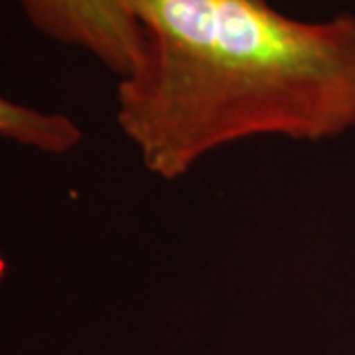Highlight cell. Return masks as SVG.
I'll return each instance as SVG.
<instances>
[{"label": "cell", "mask_w": 355, "mask_h": 355, "mask_svg": "<svg viewBox=\"0 0 355 355\" xmlns=\"http://www.w3.org/2000/svg\"><path fill=\"white\" fill-rule=\"evenodd\" d=\"M48 38L95 55L121 79L139 65L144 32L127 0H18Z\"/></svg>", "instance_id": "obj_2"}, {"label": "cell", "mask_w": 355, "mask_h": 355, "mask_svg": "<svg viewBox=\"0 0 355 355\" xmlns=\"http://www.w3.org/2000/svg\"><path fill=\"white\" fill-rule=\"evenodd\" d=\"M144 32L116 123L144 168L186 176L237 140L355 128V14L306 22L268 0H127Z\"/></svg>", "instance_id": "obj_1"}, {"label": "cell", "mask_w": 355, "mask_h": 355, "mask_svg": "<svg viewBox=\"0 0 355 355\" xmlns=\"http://www.w3.org/2000/svg\"><path fill=\"white\" fill-rule=\"evenodd\" d=\"M0 137L46 154H65L79 146L83 132L62 113H44L0 95Z\"/></svg>", "instance_id": "obj_3"}, {"label": "cell", "mask_w": 355, "mask_h": 355, "mask_svg": "<svg viewBox=\"0 0 355 355\" xmlns=\"http://www.w3.org/2000/svg\"><path fill=\"white\" fill-rule=\"evenodd\" d=\"M6 275H8V263H6L4 254L0 253V286H2V282L6 280Z\"/></svg>", "instance_id": "obj_4"}]
</instances>
